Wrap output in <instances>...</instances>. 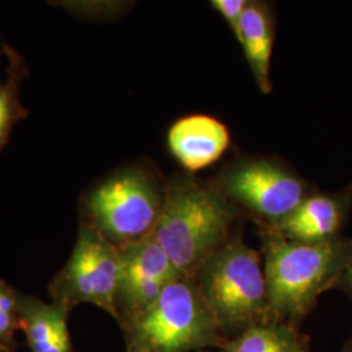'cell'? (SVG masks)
<instances>
[{
	"label": "cell",
	"mask_w": 352,
	"mask_h": 352,
	"mask_svg": "<svg viewBox=\"0 0 352 352\" xmlns=\"http://www.w3.org/2000/svg\"><path fill=\"white\" fill-rule=\"evenodd\" d=\"M236 218V205L213 183L175 176L164 186L162 210L151 236L183 277L193 278L230 240Z\"/></svg>",
	"instance_id": "1"
},
{
	"label": "cell",
	"mask_w": 352,
	"mask_h": 352,
	"mask_svg": "<svg viewBox=\"0 0 352 352\" xmlns=\"http://www.w3.org/2000/svg\"><path fill=\"white\" fill-rule=\"evenodd\" d=\"M263 264L274 318L298 324L327 289L340 285L352 243L340 238L307 244L263 228Z\"/></svg>",
	"instance_id": "2"
},
{
	"label": "cell",
	"mask_w": 352,
	"mask_h": 352,
	"mask_svg": "<svg viewBox=\"0 0 352 352\" xmlns=\"http://www.w3.org/2000/svg\"><path fill=\"white\" fill-rule=\"evenodd\" d=\"M192 279L227 340L274 318L267 298L263 256L240 236L230 238Z\"/></svg>",
	"instance_id": "3"
},
{
	"label": "cell",
	"mask_w": 352,
	"mask_h": 352,
	"mask_svg": "<svg viewBox=\"0 0 352 352\" xmlns=\"http://www.w3.org/2000/svg\"><path fill=\"white\" fill-rule=\"evenodd\" d=\"M126 346L148 352L223 350L227 338L202 302L192 278L173 280L158 299L123 327Z\"/></svg>",
	"instance_id": "4"
},
{
	"label": "cell",
	"mask_w": 352,
	"mask_h": 352,
	"mask_svg": "<svg viewBox=\"0 0 352 352\" xmlns=\"http://www.w3.org/2000/svg\"><path fill=\"white\" fill-rule=\"evenodd\" d=\"M164 187L142 166L107 176L82 200V221L116 247L151 236L164 205Z\"/></svg>",
	"instance_id": "5"
},
{
	"label": "cell",
	"mask_w": 352,
	"mask_h": 352,
	"mask_svg": "<svg viewBox=\"0 0 352 352\" xmlns=\"http://www.w3.org/2000/svg\"><path fill=\"white\" fill-rule=\"evenodd\" d=\"M213 184L266 228L279 225L312 195L296 173L265 157H251L227 166Z\"/></svg>",
	"instance_id": "6"
},
{
	"label": "cell",
	"mask_w": 352,
	"mask_h": 352,
	"mask_svg": "<svg viewBox=\"0 0 352 352\" xmlns=\"http://www.w3.org/2000/svg\"><path fill=\"white\" fill-rule=\"evenodd\" d=\"M119 277V247L81 219L71 257L51 280L52 302H62L71 309L82 302L93 304L118 321Z\"/></svg>",
	"instance_id": "7"
},
{
	"label": "cell",
	"mask_w": 352,
	"mask_h": 352,
	"mask_svg": "<svg viewBox=\"0 0 352 352\" xmlns=\"http://www.w3.org/2000/svg\"><path fill=\"white\" fill-rule=\"evenodd\" d=\"M119 252L116 311L118 322L124 327L144 314L182 274L151 236L120 247Z\"/></svg>",
	"instance_id": "8"
},
{
	"label": "cell",
	"mask_w": 352,
	"mask_h": 352,
	"mask_svg": "<svg viewBox=\"0 0 352 352\" xmlns=\"http://www.w3.org/2000/svg\"><path fill=\"white\" fill-rule=\"evenodd\" d=\"M351 202L352 190L336 195L312 193L285 221L267 230L285 239L307 244L337 239Z\"/></svg>",
	"instance_id": "9"
},
{
	"label": "cell",
	"mask_w": 352,
	"mask_h": 352,
	"mask_svg": "<svg viewBox=\"0 0 352 352\" xmlns=\"http://www.w3.org/2000/svg\"><path fill=\"white\" fill-rule=\"evenodd\" d=\"M231 142L227 126L209 115H189L168 129L167 145L187 171L195 173L215 164Z\"/></svg>",
	"instance_id": "10"
},
{
	"label": "cell",
	"mask_w": 352,
	"mask_h": 352,
	"mask_svg": "<svg viewBox=\"0 0 352 352\" xmlns=\"http://www.w3.org/2000/svg\"><path fill=\"white\" fill-rule=\"evenodd\" d=\"M71 311L62 302L17 294L19 329L25 334L32 352H74L68 330Z\"/></svg>",
	"instance_id": "11"
},
{
	"label": "cell",
	"mask_w": 352,
	"mask_h": 352,
	"mask_svg": "<svg viewBox=\"0 0 352 352\" xmlns=\"http://www.w3.org/2000/svg\"><path fill=\"white\" fill-rule=\"evenodd\" d=\"M258 89L272 91L270 60L274 45V23L270 8L263 1H248L238 37Z\"/></svg>",
	"instance_id": "12"
},
{
	"label": "cell",
	"mask_w": 352,
	"mask_h": 352,
	"mask_svg": "<svg viewBox=\"0 0 352 352\" xmlns=\"http://www.w3.org/2000/svg\"><path fill=\"white\" fill-rule=\"evenodd\" d=\"M227 352H311L309 342L295 324L270 318L227 340Z\"/></svg>",
	"instance_id": "13"
},
{
	"label": "cell",
	"mask_w": 352,
	"mask_h": 352,
	"mask_svg": "<svg viewBox=\"0 0 352 352\" xmlns=\"http://www.w3.org/2000/svg\"><path fill=\"white\" fill-rule=\"evenodd\" d=\"M7 59L6 75L0 80V151L7 145L13 128L29 115L21 103V87L29 76L25 59L19 51L1 43Z\"/></svg>",
	"instance_id": "14"
},
{
	"label": "cell",
	"mask_w": 352,
	"mask_h": 352,
	"mask_svg": "<svg viewBox=\"0 0 352 352\" xmlns=\"http://www.w3.org/2000/svg\"><path fill=\"white\" fill-rule=\"evenodd\" d=\"M17 291L0 279V344L8 347L19 330Z\"/></svg>",
	"instance_id": "15"
},
{
	"label": "cell",
	"mask_w": 352,
	"mask_h": 352,
	"mask_svg": "<svg viewBox=\"0 0 352 352\" xmlns=\"http://www.w3.org/2000/svg\"><path fill=\"white\" fill-rule=\"evenodd\" d=\"M52 4H59L58 7L82 19H104L113 16L118 11H123L126 6V3L116 1H58Z\"/></svg>",
	"instance_id": "16"
},
{
	"label": "cell",
	"mask_w": 352,
	"mask_h": 352,
	"mask_svg": "<svg viewBox=\"0 0 352 352\" xmlns=\"http://www.w3.org/2000/svg\"><path fill=\"white\" fill-rule=\"evenodd\" d=\"M210 6L225 19L231 32L238 39L241 19L248 6V0H213L210 1Z\"/></svg>",
	"instance_id": "17"
},
{
	"label": "cell",
	"mask_w": 352,
	"mask_h": 352,
	"mask_svg": "<svg viewBox=\"0 0 352 352\" xmlns=\"http://www.w3.org/2000/svg\"><path fill=\"white\" fill-rule=\"evenodd\" d=\"M340 285L344 286L346 289H350L352 292V245L350 253H349V257L346 260L344 267H343L342 276H340Z\"/></svg>",
	"instance_id": "18"
},
{
	"label": "cell",
	"mask_w": 352,
	"mask_h": 352,
	"mask_svg": "<svg viewBox=\"0 0 352 352\" xmlns=\"http://www.w3.org/2000/svg\"><path fill=\"white\" fill-rule=\"evenodd\" d=\"M126 352H148V351H145V350H141V349H138V347H133V346H126Z\"/></svg>",
	"instance_id": "19"
},
{
	"label": "cell",
	"mask_w": 352,
	"mask_h": 352,
	"mask_svg": "<svg viewBox=\"0 0 352 352\" xmlns=\"http://www.w3.org/2000/svg\"><path fill=\"white\" fill-rule=\"evenodd\" d=\"M6 349H8V347H4V346H1V344H0V352L6 351Z\"/></svg>",
	"instance_id": "20"
},
{
	"label": "cell",
	"mask_w": 352,
	"mask_h": 352,
	"mask_svg": "<svg viewBox=\"0 0 352 352\" xmlns=\"http://www.w3.org/2000/svg\"><path fill=\"white\" fill-rule=\"evenodd\" d=\"M201 352H208V351H201ZM217 352H227V351H225V350H219V351H217Z\"/></svg>",
	"instance_id": "21"
},
{
	"label": "cell",
	"mask_w": 352,
	"mask_h": 352,
	"mask_svg": "<svg viewBox=\"0 0 352 352\" xmlns=\"http://www.w3.org/2000/svg\"><path fill=\"white\" fill-rule=\"evenodd\" d=\"M4 352H10V350H8V349H6V351Z\"/></svg>",
	"instance_id": "22"
},
{
	"label": "cell",
	"mask_w": 352,
	"mask_h": 352,
	"mask_svg": "<svg viewBox=\"0 0 352 352\" xmlns=\"http://www.w3.org/2000/svg\"><path fill=\"white\" fill-rule=\"evenodd\" d=\"M349 352H352V346H351V349H350V351Z\"/></svg>",
	"instance_id": "23"
},
{
	"label": "cell",
	"mask_w": 352,
	"mask_h": 352,
	"mask_svg": "<svg viewBox=\"0 0 352 352\" xmlns=\"http://www.w3.org/2000/svg\"><path fill=\"white\" fill-rule=\"evenodd\" d=\"M0 55H1V54H0Z\"/></svg>",
	"instance_id": "24"
}]
</instances>
